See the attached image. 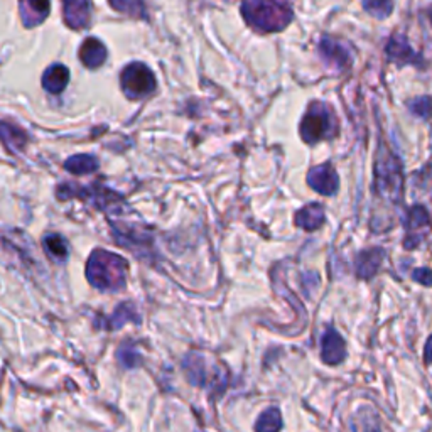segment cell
Here are the masks:
<instances>
[{
  "instance_id": "cell-28",
  "label": "cell",
  "mask_w": 432,
  "mask_h": 432,
  "mask_svg": "<svg viewBox=\"0 0 432 432\" xmlns=\"http://www.w3.org/2000/svg\"><path fill=\"white\" fill-rule=\"evenodd\" d=\"M412 279L415 280V282L422 284V286H432V271L427 267H422V268H415L414 272H412Z\"/></svg>"
},
{
  "instance_id": "cell-27",
  "label": "cell",
  "mask_w": 432,
  "mask_h": 432,
  "mask_svg": "<svg viewBox=\"0 0 432 432\" xmlns=\"http://www.w3.org/2000/svg\"><path fill=\"white\" fill-rule=\"evenodd\" d=\"M411 110L415 113V115L422 117V119H427V117L432 115V98L429 97H422L417 98L411 104Z\"/></svg>"
},
{
  "instance_id": "cell-30",
  "label": "cell",
  "mask_w": 432,
  "mask_h": 432,
  "mask_svg": "<svg viewBox=\"0 0 432 432\" xmlns=\"http://www.w3.org/2000/svg\"><path fill=\"white\" fill-rule=\"evenodd\" d=\"M362 424H363V426H365V431H363V432H380V427H378L377 424L363 422V420H362Z\"/></svg>"
},
{
  "instance_id": "cell-17",
  "label": "cell",
  "mask_w": 432,
  "mask_h": 432,
  "mask_svg": "<svg viewBox=\"0 0 432 432\" xmlns=\"http://www.w3.org/2000/svg\"><path fill=\"white\" fill-rule=\"evenodd\" d=\"M184 370L188 375V380L193 385L203 386L206 384V365L199 355H188L184 360Z\"/></svg>"
},
{
  "instance_id": "cell-25",
  "label": "cell",
  "mask_w": 432,
  "mask_h": 432,
  "mask_svg": "<svg viewBox=\"0 0 432 432\" xmlns=\"http://www.w3.org/2000/svg\"><path fill=\"white\" fill-rule=\"evenodd\" d=\"M429 225V215H427V210L424 206H417L412 208L409 211V219H407V226L411 230H424Z\"/></svg>"
},
{
  "instance_id": "cell-13",
  "label": "cell",
  "mask_w": 432,
  "mask_h": 432,
  "mask_svg": "<svg viewBox=\"0 0 432 432\" xmlns=\"http://www.w3.org/2000/svg\"><path fill=\"white\" fill-rule=\"evenodd\" d=\"M22 21L28 28L39 24L49 14V0H21Z\"/></svg>"
},
{
  "instance_id": "cell-18",
  "label": "cell",
  "mask_w": 432,
  "mask_h": 432,
  "mask_svg": "<svg viewBox=\"0 0 432 432\" xmlns=\"http://www.w3.org/2000/svg\"><path fill=\"white\" fill-rule=\"evenodd\" d=\"M46 253L56 262H64L68 259V242L64 240L61 235L58 233H49L44 237L43 240Z\"/></svg>"
},
{
  "instance_id": "cell-24",
  "label": "cell",
  "mask_w": 432,
  "mask_h": 432,
  "mask_svg": "<svg viewBox=\"0 0 432 432\" xmlns=\"http://www.w3.org/2000/svg\"><path fill=\"white\" fill-rule=\"evenodd\" d=\"M363 7L371 16L384 19L392 12L393 2L392 0H363Z\"/></svg>"
},
{
  "instance_id": "cell-11",
  "label": "cell",
  "mask_w": 432,
  "mask_h": 432,
  "mask_svg": "<svg viewBox=\"0 0 432 432\" xmlns=\"http://www.w3.org/2000/svg\"><path fill=\"white\" fill-rule=\"evenodd\" d=\"M294 222L299 228L306 230V232H314V230H317L324 223L323 206L317 203L306 204L304 208H301V210L295 213Z\"/></svg>"
},
{
  "instance_id": "cell-19",
  "label": "cell",
  "mask_w": 432,
  "mask_h": 432,
  "mask_svg": "<svg viewBox=\"0 0 432 432\" xmlns=\"http://www.w3.org/2000/svg\"><path fill=\"white\" fill-rule=\"evenodd\" d=\"M64 169L70 170L71 174H90L98 169V161L93 155L78 154L64 162Z\"/></svg>"
},
{
  "instance_id": "cell-22",
  "label": "cell",
  "mask_w": 432,
  "mask_h": 432,
  "mask_svg": "<svg viewBox=\"0 0 432 432\" xmlns=\"http://www.w3.org/2000/svg\"><path fill=\"white\" fill-rule=\"evenodd\" d=\"M389 56L395 61H412L414 59V51L405 43L404 37H393L389 44Z\"/></svg>"
},
{
  "instance_id": "cell-7",
  "label": "cell",
  "mask_w": 432,
  "mask_h": 432,
  "mask_svg": "<svg viewBox=\"0 0 432 432\" xmlns=\"http://www.w3.org/2000/svg\"><path fill=\"white\" fill-rule=\"evenodd\" d=\"M58 196L59 199H66V198H85V199H92L97 206L104 208L107 204H112V201L119 199V196L115 193H112L110 189H100V188H75V186L66 184L61 186L58 189Z\"/></svg>"
},
{
  "instance_id": "cell-14",
  "label": "cell",
  "mask_w": 432,
  "mask_h": 432,
  "mask_svg": "<svg viewBox=\"0 0 432 432\" xmlns=\"http://www.w3.org/2000/svg\"><path fill=\"white\" fill-rule=\"evenodd\" d=\"M79 58H81L85 66L98 68L105 63V59H107V49H105V46L100 41L90 37V39H86L85 43L81 44V48H79Z\"/></svg>"
},
{
  "instance_id": "cell-2",
  "label": "cell",
  "mask_w": 432,
  "mask_h": 432,
  "mask_svg": "<svg viewBox=\"0 0 432 432\" xmlns=\"http://www.w3.org/2000/svg\"><path fill=\"white\" fill-rule=\"evenodd\" d=\"M242 14L250 28L260 32L280 31L293 19V10L284 0H244Z\"/></svg>"
},
{
  "instance_id": "cell-4",
  "label": "cell",
  "mask_w": 432,
  "mask_h": 432,
  "mask_svg": "<svg viewBox=\"0 0 432 432\" xmlns=\"http://www.w3.org/2000/svg\"><path fill=\"white\" fill-rule=\"evenodd\" d=\"M336 132V119L333 112L323 104L311 105L301 122V135L304 142L314 144L326 137H333Z\"/></svg>"
},
{
  "instance_id": "cell-15",
  "label": "cell",
  "mask_w": 432,
  "mask_h": 432,
  "mask_svg": "<svg viewBox=\"0 0 432 432\" xmlns=\"http://www.w3.org/2000/svg\"><path fill=\"white\" fill-rule=\"evenodd\" d=\"M68 79H70V71L63 64H55L49 70H46L43 77V86L48 90L49 93H61L68 85Z\"/></svg>"
},
{
  "instance_id": "cell-23",
  "label": "cell",
  "mask_w": 432,
  "mask_h": 432,
  "mask_svg": "<svg viewBox=\"0 0 432 432\" xmlns=\"http://www.w3.org/2000/svg\"><path fill=\"white\" fill-rule=\"evenodd\" d=\"M110 6L119 12L127 14L132 17H144L146 14V7H144L142 0H108Z\"/></svg>"
},
{
  "instance_id": "cell-29",
  "label": "cell",
  "mask_w": 432,
  "mask_h": 432,
  "mask_svg": "<svg viewBox=\"0 0 432 432\" xmlns=\"http://www.w3.org/2000/svg\"><path fill=\"white\" fill-rule=\"evenodd\" d=\"M424 362L429 363V365L432 363V336L427 340L426 348H424Z\"/></svg>"
},
{
  "instance_id": "cell-1",
  "label": "cell",
  "mask_w": 432,
  "mask_h": 432,
  "mask_svg": "<svg viewBox=\"0 0 432 432\" xmlns=\"http://www.w3.org/2000/svg\"><path fill=\"white\" fill-rule=\"evenodd\" d=\"M128 264L119 253L95 248L86 262V279L101 293H117L127 284Z\"/></svg>"
},
{
  "instance_id": "cell-20",
  "label": "cell",
  "mask_w": 432,
  "mask_h": 432,
  "mask_svg": "<svg viewBox=\"0 0 432 432\" xmlns=\"http://www.w3.org/2000/svg\"><path fill=\"white\" fill-rule=\"evenodd\" d=\"M110 328L112 329H119L125 326L127 323H139V314L137 309L130 304V302H124L119 308L115 309V313L110 316Z\"/></svg>"
},
{
  "instance_id": "cell-12",
  "label": "cell",
  "mask_w": 432,
  "mask_h": 432,
  "mask_svg": "<svg viewBox=\"0 0 432 432\" xmlns=\"http://www.w3.org/2000/svg\"><path fill=\"white\" fill-rule=\"evenodd\" d=\"M320 51L329 66L344 70L350 64V56H348L346 49L341 46L340 43H336V41L323 39L320 44Z\"/></svg>"
},
{
  "instance_id": "cell-6",
  "label": "cell",
  "mask_w": 432,
  "mask_h": 432,
  "mask_svg": "<svg viewBox=\"0 0 432 432\" xmlns=\"http://www.w3.org/2000/svg\"><path fill=\"white\" fill-rule=\"evenodd\" d=\"M308 184L323 196H331L338 191L340 179L331 164H321L308 173Z\"/></svg>"
},
{
  "instance_id": "cell-9",
  "label": "cell",
  "mask_w": 432,
  "mask_h": 432,
  "mask_svg": "<svg viewBox=\"0 0 432 432\" xmlns=\"http://www.w3.org/2000/svg\"><path fill=\"white\" fill-rule=\"evenodd\" d=\"M346 356V344L344 340L341 338L340 333L335 329H329L323 336V343H321V358L328 365H340Z\"/></svg>"
},
{
  "instance_id": "cell-26",
  "label": "cell",
  "mask_w": 432,
  "mask_h": 432,
  "mask_svg": "<svg viewBox=\"0 0 432 432\" xmlns=\"http://www.w3.org/2000/svg\"><path fill=\"white\" fill-rule=\"evenodd\" d=\"M117 356H119V362L122 363L125 369H134V366H137L140 363V355L137 353V350L128 343H125L119 348Z\"/></svg>"
},
{
  "instance_id": "cell-3",
  "label": "cell",
  "mask_w": 432,
  "mask_h": 432,
  "mask_svg": "<svg viewBox=\"0 0 432 432\" xmlns=\"http://www.w3.org/2000/svg\"><path fill=\"white\" fill-rule=\"evenodd\" d=\"M402 164L389 150L386 146H380L375 162V193L390 203H400L402 199Z\"/></svg>"
},
{
  "instance_id": "cell-21",
  "label": "cell",
  "mask_w": 432,
  "mask_h": 432,
  "mask_svg": "<svg viewBox=\"0 0 432 432\" xmlns=\"http://www.w3.org/2000/svg\"><path fill=\"white\" fill-rule=\"evenodd\" d=\"M280 427H282V415L275 407L267 409L255 422V432H279Z\"/></svg>"
},
{
  "instance_id": "cell-16",
  "label": "cell",
  "mask_w": 432,
  "mask_h": 432,
  "mask_svg": "<svg viewBox=\"0 0 432 432\" xmlns=\"http://www.w3.org/2000/svg\"><path fill=\"white\" fill-rule=\"evenodd\" d=\"M0 140L9 150H21L28 144V134L17 127V125L0 122Z\"/></svg>"
},
{
  "instance_id": "cell-10",
  "label": "cell",
  "mask_w": 432,
  "mask_h": 432,
  "mask_svg": "<svg viewBox=\"0 0 432 432\" xmlns=\"http://www.w3.org/2000/svg\"><path fill=\"white\" fill-rule=\"evenodd\" d=\"M385 259V250L380 247L375 248H366L363 252L358 253L356 257V274L362 279H370L380 268L382 262Z\"/></svg>"
},
{
  "instance_id": "cell-8",
  "label": "cell",
  "mask_w": 432,
  "mask_h": 432,
  "mask_svg": "<svg viewBox=\"0 0 432 432\" xmlns=\"http://www.w3.org/2000/svg\"><path fill=\"white\" fill-rule=\"evenodd\" d=\"M64 21L73 29H85L92 19L90 0H63Z\"/></svg>"
},
{
  "instance_id": "cell-5",
  "label": "cell",
  "mask_w": 432,
  "mask_h": 432,
  "mask_svg": "<svg viewBox=\"0 0 432 432\" xmlns=\"http://www.w3.org/2000/svg\"><path fill=\"white\" fill-rule=\"evenodd\" d=\"M122 90L128 98H144L155 90V78L153 71L142 63H132L120 75Z\"/></svg>"
}]
</instances>
